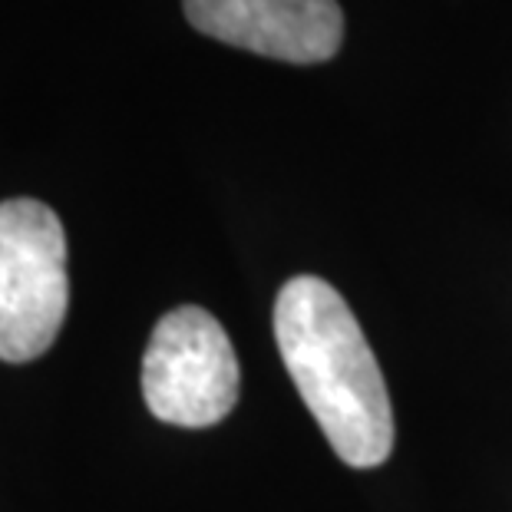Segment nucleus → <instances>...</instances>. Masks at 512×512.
I'll return each mask as SVG.
<instances>
[{
    "label": "nucleus",
    "mask_w": 512,
    "mask_h": 512,
    "mask_svg": "<svg viewBox=\"0 0 512 512\" xmlns=\"http://www.w3.org/2000/svg\"><path fill=\"white\" fill-rule=\"evenodd\" d=\"M199 34L285 63H324L341 50L337 0H182Z\"/></svg>",
    "instance_id": "obj_4"
},
{
    "label": "nucleus",
    "mask_w": 512,
    "mask_h": 512,
    "mask_svg": "<svg viewBox=\"0 0 512 512\" xmlns=\"http://www.w3.org/2000/svg\"><path fill=\"white\" fill-rule=\"evenodd\" d=\"M67 235L50 205L0 202V361L50 351L67 318Z\"/></svg>",
    "instance_id": "obj_2"
},
{
    "label": "nucleus",
    "mask_w": 512,
    "mask_h": 512,
    "mask_svg": "<svg viewBox=\"0 0 512 512\" xmlns=\"http://www.w3.org/2000/svg\"><path fill=\"white\" fill-rule=\"evenodd\" d=\"M275 341L334 453L357 470L384 463L394 450L390 394L337 288L314 275L291 278L275 301Z\"/></svg>",
    "instance_id": "obj_1"
},
{
    "label": "nucleus",
    "mask_w": 512,
    "mask_h": 512,
    "mask_svg": "<svg viewBox=\"0 0 512 512\" xmlns=\"http://www.w3.org/2000/svg\"><path fill=\"white\" fill-rule=\"evenodd\" d=\"M238 357L219 321L185 304L169 311L149 337L143 397L152 417L202 430L225 420L238 403Z\"/></svg>",
    "instance_id": "obj_3"
}]
</instances>
